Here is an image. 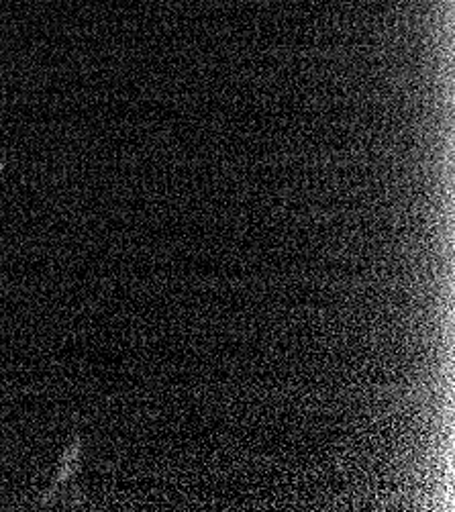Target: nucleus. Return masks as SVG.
<instances>
[{
    "label": "nucleus",
    "mask_w": 455,
    "mask_h": 512,
    "mask_svg": "<svg viewBox=\"0 0 455 512\" xmlns=\"http://www.w3.org/2000/svg\"><path fill=\"white\" fill-rule=\"evenodd\" d=\"M78 443L66 453V457H64V462H62V468H60V480H66V478H70V474H72V470H74V464H76V459H78Z\"/></svg>",
    "instance_id": "obj_1"
}]
</instances>
